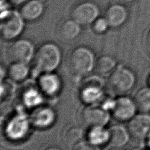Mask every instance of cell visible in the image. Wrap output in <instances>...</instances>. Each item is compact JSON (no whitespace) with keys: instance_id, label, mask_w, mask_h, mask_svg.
Wrapping results in <instances>:
<instances>
[{"instance_id":"obj_1","label":"cell","mask_w":150,"mask_h":150,"mask_svg":"<svg viewBox=\"0 0 150 150\" xmlns=\"http://www.w3.org/2000/svg\"><path fill=\"white\" fill-rule=\"evenodd\" d=\"M95 55L91 49L85 46L73 49L67 56L66 66L69 71L78 77L84 76L94 69Z\"/></svg>"},{"instance_id":"obj_2","label":"cell","mask_w":150,"mask_h":150,"mask_svg":"<svg viewBox=\"0 0 150 150\" xmlns=\"http://www.w3.org/2000/svg\"><path fill=\"white\" fill-rule=\"evenodd\" d=\"M35 69L39 72H53L62 61V51L53 42H46L36 50L33 58Z\"/></svg>"},{"instance_id":"obj_3","label":"cell","mask_w":150,"mask_h":150,"mask_svg":"<svg viewBox=\"0 0 150 150\" xmlns=\"http://www.w3.org/2000/svg\"><path fill=\"white\" fill-rule=\"evenodd\" d=\"M25 21L19 11L10 8L2 11L0 25L2 38L5 40L17 39L24 30Z\"/></svg>"},{"instance_id":"obj_4","label":"cell","mask_w":150,"mask_h":150,"mask_svg":"<svg viewBox=\"0 0 150 150\" xmlns=\"http://www.w3.org/2000/svg\"><path fill=\"white\" fill-rule=\"evenodd\" d=\"M136 77L129 69L118 66L109 75L108 86L112 92L117 94H124L134 87Z\"/></svg>"},{"instance_id":"obj_5","label":"cell","mask_w":150,"mask_h":150,"mask_svg":"<svg viewBox=\"0 0 150 150\" xmlns=\"http://www.w3.org/2000/svg\"><path fill=\"white\" fill-rule=\"evenodd\" d=\"M36 50L34 44L28 39H15L7 50V56L11 62L28 63L33 59Z\"/></svg>"},{"instance_id":"obj_6","label":"cell","mask_w":150,"mask_h":150,"mask_svg":"<svg viewBox=\"0 0 150 150\" xmlns=\"http://www.w3.org/2000/svg\"><path fill=\"white\" fill-rule=\"evenodd\" d=\"M110 119V115L107 110L102 106L88 104L83 108L80 113L81 122L89 128L104 127Z\"/></svg>"},{"instance_id":"obj_7","label":"cell","mask_w":150,"mask_h":150,"mask_svg":"<svg viewBox=\"0 0 150 150\" xmlns=\"http://www.w3.org/2000/svg\"><path fill=\"white\" fill-rule=\"evenodd\" d=\"M100 8L91 1H84L76 5L71 11V17L81 26L92 25L100 15Z\"/></svg>"},{"instance_id":"obj_8","label":"cell","mask_w":150,"mask_h":150,"mask_svg":"<svg viewBox=\"0 0 150 150\" xmlns=\"http://www.w3.org/2000/svg\"><path fill=\"white\" fill-rule=\"evenodd\" d=\"M103 80L98 76H90L86 79L81 86L80 97L88 104H94L103 96Z\"/></svg>"},{"instance_id":"obj_9","label":"cell","mask_w":150,"mask_h":150,"mask_svg":"<svg viewBox=\"0 0 150 150\" xmlns=\"http://www.w3.org/2000/svg\"><path fill=\"white\" fill-rule=\"evenodd\" d=\"M137 110L134 100L126 96H121L114 100L111 111L115 119L120 121H127L135 115Z\"/></svg>"},{"instance_id":"obj_10","label":"cell","mask_w":150,"mask_h":150,"mask_svg":"<svg viewBox=\"0 0 150 150\" xmlns=\"http://www.w3.org/2000/svg\"><path fill=\"white\" fill-rule=\"evenodd\" d=\"M30 122V120L23 115H15L6 125V135L13 141L24 138L28 132Z\"/></svg>"},{"instance_id":"obj_11","label":"cell","mask_w":150,"mask_h":150,"mask_svg":"<svg viewBox=\"0 0 150 150\" xmlns=\"http://www.w3.org/2000/svg\"><path fill=\"white\" fill-rule=\"evenodd\" d=\"M130 135L137 139H144L150 135V116L145 114L135 115L128 122Z\"/></svg>"},{"instance_id":"obj_12","label":"cell","mask_w":150,"mask_h":150,"mask_svg":"<svg viewBox=\"0 0 150 150\" xmlns=\"http://www.w3.org/2000/svg\"><path fill=\"white\" fill-rule=\"evenodd\" d=\"M104 17L110 27L117 28L123 25L126 22L128 18V12L124 5L115 2L107 8Z\"/></svg>"},{"instance_id":"obj_13","label":"cell","mask_w":150,"mask_h":150,"mask_svg":"<svg viewBox=\"0 0 150 150\" xmlns=\"http://www.w3.org/2000/svg\"><path fill=\"white\" fill-rule=\"evenodd\" d=\"M38 86L42 93L52 96L60 91L62 82L59 77L53 72L44 73L38 79Z\"/></svg>"},{"instance_id":"obj_14","label":"cell","mask_w":150,"mask_h":150,"mask_svg":"<svg viewBox=\"0 0 150 150\" xmlns=\"http://www.w3.org/2000/svg\"><path fill=\"white\" fill-rule=\"evenodd\" d=\"M56 114L49 107L42 106L36 108L31 115L30 120L36 127L45 128L50 127L54 122Z\"/></svg>"},{"instance_id":"obj_15","label":"cell","mask_w":150,"mask_h":150,"mask_svg":"<svg viewBox=\"0 0 150 150\" xmlns=\"http://www.w3.org/2000/svg\"><path fill=\"white\" fill-rule=\"evenodd\" d=\"M19 12L25 21H35L43 13V3L40 0H29L21 6Z\"/></svg>"},{"instance_id":"obj_16","label":"cell","mask_w":150,"mask_h":150,"mask_svg":"<svg viewBox=\"0 0 150 150\" xmlns=\"http://www.w3.org/2000/svg\"><path fill=\"white\" fill-rule=\"evenodd\" d=\"M110 134L109 142L112 147L121 148L128 142L129 132L128 128L120 124H115L108 129Z\"/></svg>"},{"instance_id":"obj_17","label":"cell","mask_w":150,"mask_h":150,"mask_svg":"<svg viewBox=\"0 0 150 150\" xmlns=\"http://www.w3.org/2000/svg\"><path fill=\"white\" fill-rule=\"evenodd\" d=\"M81 25L73 19L65 20L59 28V33L61 38L65 40H72L80 34Z\"/></svg>"},{"instance_id":"obj_18","label":"cell","mask_w":150,"mask_h":150,"mask_svg":"<svg viewBox=\"0 0 150 150\" xmlns=\"http://www.w3.org/2000/svg\"><path fill=\"white\" fill-rule=\"evenodd\" d=\"M84 136L83 129L77 125L67 127L63 132L62 139L69 146H74L81 141Z\"/></svg>"},{"instance_id":"obj_19","label":"cell","mask_w":150,"mask_h":150,"mask_svg":"<svg viewBox=\"0 0 150 150\" xmlns=\"http://www.w3.org/2000/svg\"><path fill=\"white\" fill-rule=\"evenodd\" d=\"M115 68V60L109 55H103L96 60L94 69L99 75L109 76Z\"/></svg>"},{"instance_id":"obj_20","label":"cell","mask_w":150,"mask_h":150,"mask_svg":"<svg viewBox=\"0 0 150 150\" xmlns=\"http://www.w3.org/2000/svg\"><path fill=\"white\" fill-rule=\"evenodd\" d=\"M87 138L89 142L96 145H103L109 142V131L103 126L90 128L87 134Z\"/></svg>"},{"instance_id":"obj_21","label":"cell","mask_w":150,"mask_h":150,"mask_svg":"<svg viewBox=\"0 0 150 150\" xmlns=\"http://www.w3.org/2000/svg\"><path fill=\"white\" fill-rule=\"evenodd\" d=\"M9 78L16 82L22 81L28 76L29 69L27 63L22 62H12L8 69Z\"/></svg>"},{"instance_id":"obj_22","label":"cell","mask_w":150,"mask_h":150,"mask_svg":"<svg viewBox=\"0 0 150 150\" xmlns=\"http://www.w3.org/2000/svg\"><path fill=\"white\" fill-rule=\"evenodd\" d=\"M134 100L138 110L144 113L150 111V87H144L139 90Z\"/></svg>"},{"instance_id":"obj_23","label":"cell","mask_w":150,"mask_h":150,"mask_svg":"<svg viewBox=\"0 0 150 150\" xmlns=\"http://www.w3.org/2000/svg\"><path fill=\"white\" fill-rule=\"evenodd\" d=\"M42 97L40 93L35 89L26 90L22 96L23 103L28 107H36L42 101Z\"/></svg>"},{"instance_id":"obj_24","label":"cell","mask_w":150,"mask_h":150,"mask_svg":"<svg viewBox=\"0 0 150 150\" xmlns=\"http://www.w3.org/2000/svg\"><path fill=\"white\" fill-rule=\"evenodd\" d=\"M110 28V25L105 17H98L92 23V29L93 32L97 34L105 33Z\"/></svg>"},{"instance_id":"obj_25","label":"cell","mask_w":150,"mask_h":150,"mask_svg":"<svg viewBox=\"0 0 150 150\" xmlns=\"http://www.w3.org/2000/svg\"><path fill=\"white\" fill-rule=\"evenodd\" d=\"M73 150H100V149L99 146L96 145L88 141H81L73 146Z\"/></svg>"},{"instance_id":"obj_26","label":"cell","mask_w":150,"mask_h":150,"mask_svg":"<svg viewBox=\"0 0 150 150\" xmlns=\"http://www.w3.org/2000/svg\"><path fill=\"white\" fill-rule=\"evenodd\" d=\"M145 46V49L146 52L150 56V29L149 30V31L148 32L146 35Z\"/></svg>"},{"instance_id":"obj_27","label":"cell","mask_w":150,"mask_h":150,"mask_svg":"<svg viewBox=\"0 0 150 150\" xmlns=\"http://www.w3.org/2000/svg\"><path fill=\"white\" fill-rule=\"evenodd\" d=\"M28 1L29 0H8L10 4L13 5L15 6H19V5L22 6Z\"/></svg>"},{"instance_id":"obj_28","label":"cell","mask_w":150,"mask_h":150,"mask_svg":"<svg viewBox=\"0 0 150 150\" xmlns=\"http://www.w3.org/2000/svg\"><path fill=\"white\" fill-rule=\"evenodd\" d=\"M114 1L116 3H119V4L125 5V4H131V3L133 2L134 1H135V0H114Z\"/></svg>"},{"instance_id":"obj_29","label":"cell","mask_w":150,"mask_h":150,"mask_svg":"<svg viewBox=\"0 0 150 150\" xmlns=\"http://www.w3.org/2000/svg\"><path fill=\"white\" fill-rule=\"evenodd\" d=\"M41 150H61L59 148L53 146V145H50V146H47L42 148Z\"/></svg>"},{"instance_id":"obj_30","label":"cell","mask_w":150,"mask_h":150,"mask_svg":"<svg viewBox=\"0 0 150 150\" xmlns=\"http://www.w3.org/2000/svg\"><path fill=\"white\" fill-rule=\"evenodd\" d=\"M108 150H121V148H119L112 147L111 148H110V149H108Z\"/></svg>"},{"instance_id":"obj_31","label":"cell","mask_w":150,"mask_h":150,"mask_svg":"<svg viewBox=\"0 0 150 150\" xmlns=\"http://www.w3.org/2000/svg\"><path fill=\"white\" fill-rule=\"evenodd\" d=\"M149 84H150V78H149Z\"/></svg>"}]
</instances>
